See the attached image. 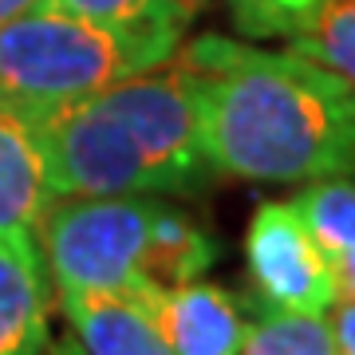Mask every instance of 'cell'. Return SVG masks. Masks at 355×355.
Wrapping results in <instances>:
<instances>
[{
    "instance_id": "cell-1",
    "label": "cell",
    "mask_w": 355,
    "mask_h": 355,
    "mask_svg": "<svg viewBox=\"0 0 355 355\" xmlns=\"http://www.w3.org/2000/svg\"><path fill=\"white\" fill-rule=\"evenodd\" d=\"M170 64L186 79L214 174L292 186L355 170V99L316 60L198 36Z\"/></svg>"
},
{
    "instance_id": "cell-2",
    "label": "cell",
    "mask_w": 355,
    "mask_h": 355,
    "mask_svg": "<svg viewBox=\"0 0 355 355\" xmlns=\"http://www.w3.org/2000/svg\"><path fill=\"white\" fill-rule=\"evenodd\" d=\"M55 198L193 193L214 178L178 67H154L36 127Z\"/></svg>"
},
{
    "instance_id": "cell-3",
    "label": "cell",
    "mask_w": 355,
    "mask_h": 355,
    "mask_svg": "<svg viewBox=\"0 0 355 355\" xmlns=\"http://www.w3.org/2000/svg\"><path fill=\"white\" fill-rule=\"evenodd\" d=\"M174 51L40 4L0 28V103L40 127L123 79L170 64Z\"/></svg>"
},
{
    "instance_id": "cell-4",
    "label": "cell",
    "mask_w": 355,
    "mask_h": 355,
    "mask_svg": "<svg viewBox=\"0 0 355 355\" xmlns=\"http://www.w3.org/2000/svg\"><path fill=\"white\" fill-rule=\"evenodd\" d=\"M162 205L158 193L55 198L36 225L55 296L150 292V245Z\"/></svg>"
},
{
    "instance_id": "cell-5",
    "label": "cell",
    "mask_w": 355,
    "mask_h": 355,
    "mask_svg": "<svg viewBox=\"0 0 355 355\" xmlns=\"http://www.w3.org/2000/svg\"><path fill=\"white\" fill-rule=\"evenodd\" d=\"M245 265L253 296L272 312H331L336 280L292 202H261L245 229Z\"/></svg>"
},
{
    "instance_id": "cell-6",
    "label": "cell",
    "mask_w": 355,
    "mask_h": 355,
    "mask_svg": "<svg viewBox=\"0 0 355 355\" xmlns=\"http://www.w3.org/2000/svg\"><path fill=\"white\" fill-rule=\"evenodd\" d=\"M146 304L154 328L174 355H237L245 340V312L214 280L193 277L170 288L135 296Z\"/></svg>"
},
{
    "instance_id": "cell-7",
    "label": "cell",
    "mask_w": 355,
    "mask_h": 355,
    "mask_svg": "<svg viewBox=\"0 0 355 355\" xmlns=\"http://www.w3.org/2000/svg\"><path fill=\"white\" fill-rule=\"evenodd\" d=\"M51 280L36 233H0V355H48Z\"/></svg>"
},
{
    "instance_id": "cell-8",
    "label": "cell",
    "mask_w": 355,
    "mask_h": 355,
    "mask_svg": "<svg viewBox=\"0 0 355 355\" xmlns=\"http://www.w3.org/2000/svg\"><path fill=\"white\" fill-rule=\"evenodd\" d=\"M51 202L36 127L0 103V233H36Z\"/></svg>"
},
{
    "instance_id": "cell-9",
    "label": "cell",
    "mask_w": 355,
    "mask_h": 355,
    "mask_svg": "<svg viewBox=\"0 0 355 355\" xmlns=\"http://www.w3.org/2000/svg\"><path fill=\"white\" fill-rule=\"evenodd\" d=\"M83 355H174L135 296H60Z\"/></svg>"
},
{
    "instance_id": "cell-10",
    "label": "cell",
    "mask_w": 355,
    "mask_h": 355,
    "mask_svg": "<svg viewBox=\"0 0 355 355\" xmlns=\"http://www.w3.org/2000/svg\"><path fill=\"white\" fill-rule=\"evenodd\" d=\"M44 4L127 36L158 40L166 48H182V36L190 24V4L182 0H44Z\"/></svg>"
},
{
    "instance_id": "cell-11",
    "label": "cell",
    "mask_w": 355,
    "mask_h": 355,
    "mask_svg": "<svg viewBox=\"0 0 355 355\" xmlns=\"http://www.w3.org/2000/svg\"><path fill=\"white\" fill-rule=\"evenodd\" d=\"M292 205L328 261L355 253V182H347L343 174L304 182Z\"/></svg>"
},
{
    "instance_id": "cell-12",
    "label": "cell",
    "mask_w": 355,
    "mask_h": 355,
    "mask_svg": "<svg viewBox=\"0 0 355 355\" xmlns=\"http://www.w3.org/2000/svg\"><path fill=\"white\" fill-rule=\"evenodd\" d=\"M245 320V340L237 355H340L328 312H272L261 308Z\"/></svg>"
},
{
    "instance_id": "cell-13",
    "label": "cell",
    "mask_w": 355,
    "mask_h": 355,
    "mask_svg": "<svg viewBox=\"0 0 355 355\" xmlns=\"http://www.w3.org/2000/svg\"><path fill=\"white\" fill-rule=\"evenodd\" d=\"M288 48L340 76L355 99V0H320L312 20L288 40Z\"/></svg>"
},
{
    "instance_id": "cell-14",
    "label": "cell",
    "mask_w": 355,
    "mask_h": 355,
    "mask_svg": "<svg viewBox=\"0 0 355 355\" xmlns=\"http://www.w3.org/2000/svg\"><path fill=\"white\" fill-rule=\"evenodd\" d=\"M320 0H229L233 28L245 40H292L312 20Z\"/></svg>"
},
{
    "instance_id": "cell-15",
    "label": "cell",
    "mask_w": 355,
    "mask_h": 355,
    "mask_svg": "<svg viewBox=\"0 0 355 355\" xmlns=\"http://www.w3.org/2000/svg\"><path fill=\"white\" fill-rule=\"evenodd\" d=\"M331 336L340 355H355V300H336L331 304Z\"/></svg>"
},
{
    "instance_id": "cell-16",
    "label": "cell",
    "mask_w": 355,
    "mask_h": 355,
    "mask_svg": "<svg viewBox=\"0 0 355 355\" xmlns=\"http://www.w3.org/2000/svg\"><path fill=\"white\" fill-rule=\"evenodd\" d=\"M331 280H336V300H355V253L331 261Z\"/></svg>"
},
{
    "instance_id": "cell-17",
    "label": "cell",
    "mask_w": 355,
    "mask_h": 355,
    "mask_svg": "<svg viewBox=\"0 0 355 355\" xmlns=\"http://www.w3.org/2000/svg\"><path fill=\"white\" fill-rule=\"evenodd\" d=\"M40 4H44V0H0V28L8 24V20H16V16L40 8Z\"/></svg>"
},
{
    "instance_id": "cell-18",
    "label": "cell",
    "mask_w": 355,
    "mask_h": 355,
    "mask_svg": "<svg viewBox=\"0 0 355 355\" xmlns=\"http://www.w3.org/2000/svg\"><path fill=\"white\" fill-rule=\"evenodd\" d=\"M48 355H83V347L76 343V336H67V340L51 343V347H48Z\"/></svg>"
},
{
    "instance_id": "cell-19",
    "label": "cell",
    "mask_w": 355,
    "mask_h": 355,
    "mask_svg": "<svg viewBox=\"0 0 355 355\" xmlns=\"http://www.w3.org/2000/svg\"><path fill=\"white\" fill-rule=\"evenodd\" d=\"M182 4H190V8H193V4H198V0H182Z\"/></svg>"
}]
</instances>
